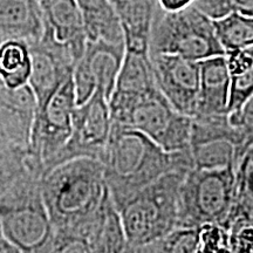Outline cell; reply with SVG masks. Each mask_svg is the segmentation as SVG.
<instances>
[{
  "instance_id": "cell-16",
  "label": "cell",
  "mask_w": 253,
  "mask_h": 253,
  "mask_svg": "<svg viewBox=\"0 0 253 253\" xmlns=\"http://www.w3.org/2000/svg\"><path fill=\"white\" fill-rule=\"evenodd\" d=\"M43 18L38 0H0V43L19 39L34 45L41 39Z\"/></svg>"
},
{
  "instance_id": "cell-1",
  "label": "cell",
  "mask_w": 253,
  "mask_h": 253,
  "mask_svg": "<svg viewBox=\"0 0 253 253\" xmlns=\"http://www.w3.org/2000/svg\"><path fill=\"white\" fill-rule=\"evenodd\" d=\"M101 163L116 210L166 173L194 169L190 149L167 153L148 136L116 123L112 125Z\"/></svg>"
},
{
  "instance_id": "cell-15",
  "label": "cell",
  "mask_w": 253,
  "mask_h": 253,
  "mask_svg": "<svg viewBox=\"0 0 253 253\" xmlns=\"http://www.w3.org/2000/svg\"><path fill=\"white\" fill-rule=\"evenodd\" d=\"M158 89L149 55L126 53L108 100L112 120L128 109L135 101Z\"/></svg>"
},
{
  "instance_id": "cell-23",
  "label": "cell",
  "mask_w": 253,
  "mask_h": 253,
  "mask_svg": "<svg viewBox=\"0 0 253 253\" xmlns=\"http://www.w3.org/2000/svg\"><path fill=\"white\" fill-rule=\"evenodd\" d=\"M31 156L25 148L7 145L0 149V198L27 169Z\"/></svg>"
},
{
  "instance_id": "cell-21",
  "label": "cell",
  "mask_w": 253,
  "mask_h": 253,
  "mask_svg": "<svg viewBox=\"0 0 253 253\" xmlns=\"http://www.w3.org/2000/svg\"><path fill=\"white\" fill-rule=\"evenodd\" d=\"M31 48L24 40L0 43V81L11 89L27 86L31 75Z\"/></svg>"
},
{
  "instance_id": "cell-18",
  "label": "cell",
  "mask_w": 253,
  "mask_h": 253,
  "mask_svg": "<svg viewBox=\"0 0 253 253\" xmlns=\"http://www.w3.org/2000/svg\"><path fill=\"white\" fill-rule=\"evenodd\" d=\"M74 229L87 236L91 253H126L129 249L120 214L110 196L89 220Z\"/></svg>"
},
{
  "instance_id": "cell-3",
  "label": "cell",
  "mask_w": 253,
  "mask_h": 253,
  "mask_svg": "<svg viewBox=\"0 0 253 253\" xmlns=\"http://www.w3.org/2000/svg\"><path fill=\"white\" fill-rule=\"evenodd\" d=\"M30 156L27 169L0 198V230L19 253H50L55 229L41 192L43 168Z\"/></svg>"
},
{
  "instance_id": "cell-25",
  "label": "cell",
  "mask_w": 253,
  "mask_h": 253,
  "mask_svg": "<svg viewBox=\"0 0 253 253\" xmlns=\"http://www.w3.org/2000/svg\"><path fill=\"white\" fill-rule=\"evenodd\" d=\"M197 231L198 242L195 253H232L229 231L223 225L205 224Z\"/></svg>"
},
{
  "instance_id": "cell-22",
  "label": "cell",
  "mask_w": 253,
  "mask_h": 253,
  "mask_svg": "<svg viewBox=\"0 0 253 253\" xmlns=\"http://www.w3.org/2000/svg\"><path fill=\"white\" fill-rule=\"evenodd\" d=\"M212 24L224 54L253 46V17L231 13Z\"/></svg>"
},
{
  "instance_id": "cell-34",
  "label": "cell",
  "mask_w": 253,
  "mask_h": 253,
  "mask_svg": "<svg viewBox=\"0 0 253 253\" xmlns=\"http://www.w3.org/2000/svg\"><path fill=\"white\" fill-rule=\"evenodd\" d=\"M38 1H40V0H38Z\"/></svg>"
},
{
  "instance_id": "cell-19",
  "label": "cell",
  "mask_w": 253,
  "mask_h": 253,
  "mask_svg": "<svg viewBox=\"0 0 253 253\" xmlns=\"http://www.w3.org/2000/svg\"><path fill=\"white\" fill-rule=\"evenodd\" d=\"M125 54V43L87 41L81 60L94 77L96 90H100L107 100L115 87Z\"/></svg>"
},
{
  "instance_id": "cell-26",
  "label": "cell",
  "mask_w": 253,
  "mask_h": 253,
  "mask_svg": "<svg viewBox=\"0 0 253 253\" xmlns=\"http://www.w3.org/2000/svg\"><path fill=\"white\" fill-rule=\"evenodd\" d=\"M230 125L238 132L244 154L253 147V94L237 112L227 114Z\"/></svg>"
},
{
  "instance_id": "cell-27",
  "label": "cell",
  "mask_w": 253,
  "mask_h": 253,
  "mask_svg": "<svg viewBox=\"0 0 253 253\" xmlns=\"http://www.w3.org/2000/svg\"><path fill=\"white\" fill-rule=\"evenodd\" d=\"M253 94V66L240 74L230 77L227 114L237 112Z\"/></svg>"
},
{
  "instance_id": "cell-33",
  "label": "cell",
  "mask_w": 253,
  "mask_h": 253,
  "mask_svg": "<svg viewBox=\"0 0 253 253\" xmlns=\"http://www.w3.org/2000/svg\"><path fill=\"white\" fill-rule=\"evenodd\" d=\"M7 145H9V144L6 143V142L4 141V138H2V137H1V135H0V149H1V148L7 147Z\"/></svg>"
},
{
  "instance_id": "cell-32",
  "label": "cell",
  "mask_w": 253,
  "mask_h": 253,
  "mask_svg": "<svg viewBox=\"0 0 253 253\" xmlns=\"http://www.w3.org/2000/svg\"><path fill=\"white\" fill-rule=\"evenodd\" d=\"M109 1H110V4H112L113 6H115V5L120 4V2L126 1V0H109ZM153 1H157V0H153Z\"/></svg>"
},
{
  "instance_id": "cell-17",
  "label": "cell",
  "mask_w": 253,
  "mask_h": 253,
  "mask_svg": "<svg viewBox=\"0 0 253 253\" xmlns=\"http://www.w3.org/2000/svg\"><path fill=\"white\" fill-rule=\"evenodd\" d=\"M229 95L230 74L225 55L212 56L199 62V93L196 115L227 114Z\"/></svg>"
},
{
  "instance_id": "cell-31",
  "label": "cell",
  "mask_w": 253,
  "mask_h": 253,
  "mask_svg": "<svg viewBox=\"0 0 253 253\" xmlns=\"http://www.w3.org/2000/svg\"><path fill=\"white\" fill-rule=\"evenodd\" d=\"M0 253H19L18 250L5 238L1 230H0Z\"/></svg>"
},
{
  "instance_id": "cell-10",
  "label": "cell",
  "mask_w": 253,
  "mask_h": 253,
  "mask_svg": "<svg viewBox=\"0 0 253 253\" xmlns=\"http://www.w3.org/2000/svg\"><path fill=\"white\" fill-rule=\"evenodd\" d=\"M112 125L108 100L100 90H96L89 100L77 107L73 116L72 134L67 143L53 158L45 172L75 158H94L101 162Z\"/></svg>"
},
{
  "instance_id": "cell-12",
  "label": "cell",
  "mask_w": 253,
  "mask_h": 253,
  "mask_svg": "<svg viewBox=\"0 0 253 253\" xmlns=\"http://www.w3.org/2000/svg\"><path fill=\"white\" fill-rule=\"evenodd\" d=\"M30 48L32 66L28 87L36 97L37 110H40L72 77L78 61L68 49L46 37H41Z\"/></svg>"
},
{
  "instance_id": "cell-6",
  "label": "cell",
  "mask_w": 253,
  "mask_h": 253,
  "mask_svg": "<svg viewBox=\"0 0 253 253\" xmlns=\"http://www.w3.org/2000/svg\"><path fill=\"white\" fill-rule=\"evenodd\" d=\"M236 201V170L191 169L179 188L178 225L198 229L205 224L224 225Z\"/></svg>"
},
{
  "instance_id": "cell-30",
  "label": "cell",
  "mask_w": 253,
  "mask_h": 253,
  "mask_svg": "<svg viewBox=\"0 0 253 253\" xmlns=\"http://www.w3.org/2000/svg\"><path fill=\"white\" fill-rule=\"evenodd\" d=\"M195 0H157L158 7L166 12H178L194 5Z\"/></svg>"
},
{
  "instance_id": "cell-29",
  "label": "cell",
  "mask_w": 253,
  "mask_h": 253,
  "mask_svg": "<svg viewBox=\"0 0 253 253\" xmlns=\"http://www.w3.org/2000/svg\"><path fill=\"white\" fill-rule=\"evenodd\" d=\"M126 253H171V250H170V246L168 244L167 237H163V238L144 245L135 246V248L129 246Z\"/></svg>"
},
{
  "instance_id": "cell-11",
  "label": "cell",
  "mask_w": 253,
  "mask_h": 253,
  "mask_svg": "<svg viewBox=\"0 0 253 253\" xmlns=\"http://www.w3.org/2000/svg\"><path fill=\"white\" fill-rule=\"evenodd\" d=\"M158 90L176 112L194 118L199 93V62L177 55L149 54Z\"/></svg>"
},
{
  "instance_id": "cell-5",
  "label": "cell",
  "mask_w": 253,
  "mask_h": 253,
  "mask_svg": "<svg viewBox=\"0 0 253 253\" xmlns=\"http://www.w3.org/2000/svg\"><path fill=\"white\" fill-rule=\"evenodd\" d=\"M149 54L177 55L201 62L224 55L212 20L194 5L178 12L155 11L150 31Z\"/></svg>"
},
{
  "instance_id": "cell-20",
  "label": "cell",
  "mask_w": 253,
  "mask_h": 253,
  "mask_svg": "<svg viewBox=\"0 0 253 253\" xmlns=\"http://www.w3.org/2000/svg\"><path fill=\"white\" fill-rule=\"evenodd\" d=\"M84 18L87 41L125 43L115 8L109 0H75Z\"/></svg>"
},
{
  "instance_id": "cell-14",
  "label": "cell",
  "mask_w": 253,
  "mask_h": 253,
  "mask_svg": "<svg viewBox=\"0 0 253 253\" xmlns=\"http://www.w3.org/2000/svg\"><path fill=\"white\" fill-rule=\"evenodd\" d=\"M36 113L37 101L28 84L11 89L0 81V135L6 143L27 149Z\"/></svg>"
},
{
  "instance_id": "cell-9",
  "label": "cell",
  "mask_w": 253,
  "mask_h": 253,
  "mask_svg": "<svg viewBox=\"0 0 253 253\" xmlns=\"http://www.w3.org/2000/svg\"><path fill=\"white\" fill-rule=\"evenodd\" d=\"M77 107L71 77L52 95L43 108L37 110L27 150L42 166L43 172L67 143Z\"/></svg>"
},
{
  "instance_id": "cell-8",
  "label": "cell",
  "mask_w": 253,
  "mask_h": 253,
  "mask_svg": "<svg viewBox=\"0 0 253 253\" xmlns=\"http://www.w3.org/2000/svg\"><path fill=\"white\" fill-rule=\"evenodd\" d=\"M189 149L192 167L199 170H236L244 156L242 141L227 114L194 116Z\"/></svg>"
},
{
  "instance_id": "cell-7",
  "label": "cell",
  "mask_w": 253,
  "mask_h": 253,
  "mask_svg": "<svg viewBox=\"0 0 253 253\" xmlns=\"http://www.w3.org/2000/svg\"><path fill=\"white\" fill-rule=\"evenodd\" d=\"M113 123L142 132L167 153L190 148L192 118L176 112L158 89L135 101Z\"/></svg>"
},
{
  "instance_id": "cell-28",
  "label": "cell",
  "mask_w": 253,
  "mask_h": 253,
  "mask_svg": "<svg viewBox=\"0 0 253 253\" xmlns=\"http://www.w3.org/2000/svg\"><path fill=\"white\" fill-rule=\"evenodd\" d=\"M50 253H91L87 236L75 229L55 231V238Z\"/></svg>"
},
{
  "instance_id": "cell-24",
  "label": "cell",
  "mask_w": 253,
  "mask_h": 253,
  "mask_svg": "<svg viewBox=\"0 0 253 253\" xmlns=\"http://www.w3.org/2000/svg\"><path fill=\"white\" fill-rule=\"evenodd\" d=\"M194 6L211 20L231 13L253 17V0H195Z\"/></svg>"
},
{
  "instance_id": "cell-13",
  "label": "cell",
  "mask_w": 253,
  "mask_h": 253,
  "mask_svg": "<svg viewBox=\"0 0 253 253\" xmlns=\"http://www.w3.org/2000/svg\"><path fill=\"white\" fill-rule=\"evenodd\" d=\"M43 18L42 37L65 47L79 61L84 55L87 37L82 13L75 0H40Z\"/></svg>"
},
{
  "instance_id": "cell-2",
  "label": "cell",
  "mask_w": 253,
  "mask_h": 253,
  "mask_svg": "<svg viewBox=\"0 0 253 253\" xmlns=\"http://www.w3.org/2000/svg\"><path fill=\"white\" fill-rule=\"evenodd\" d=\"M41 192L55 231L74 229L89 220L109 192L103 166L94 158H75L41 177Z\"/></svg>"
},
{
  "instance_id": "cell-4",
  "label": "cell",
  "mask_w": 253,
  "mask_h": 253,
  "mask_svg": "<svg viewBox=\"0 0 253 253\" xmlns=\"http://www.w3.org/2000/svg\"><path fill=\"white\" fill-rule=\"evenodd\" d=\"M186 172L166 173L118 209L130 248L155 242L177 229L179 188Z\"/></svg>"
}]
</instances>
